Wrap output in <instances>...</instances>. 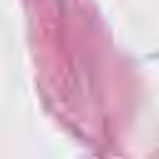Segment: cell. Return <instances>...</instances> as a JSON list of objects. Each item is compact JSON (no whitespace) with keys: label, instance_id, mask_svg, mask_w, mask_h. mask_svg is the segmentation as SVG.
I'll use <instances>...</instances> for the list:
<instances>
[]
</instances>
